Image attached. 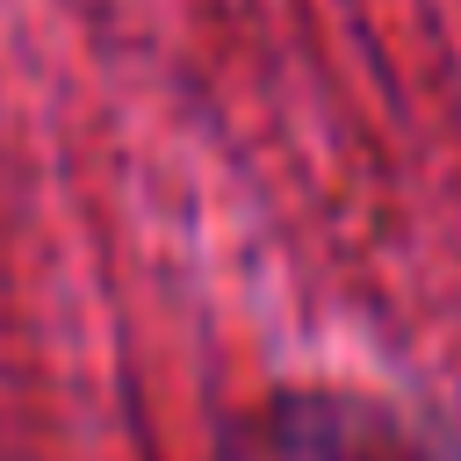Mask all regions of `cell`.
<instances>
[{
	"instance_id": "1",
	"label": "cell",
	"mask_w": 461,
	"mask_h": 461,
	"mask_svg": "<svg viewBox=\"0 0 461 461\" xmlns=\"http://www.w3.org/2000/svg\"><path fill=\"white\" fill-rule=\"evenodd\" d=\"M259 447L274 461H461L432 432H411L396 411L346 389H288L259 418Z\"/></svg>"
}]
</instances>
